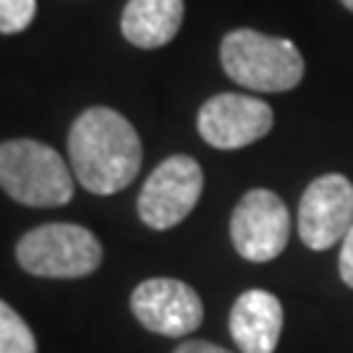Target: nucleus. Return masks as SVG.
Returning a JSON list of instances; mask_svg holds the SVG:
<instances>
[{
  "instance_id": "obj_14",
  "label": "nucleus",
  "mask_w": 353,
  "mask_h": 353,
  "mask_svg": "<svg viewBox=\"0 0 353 353\" xmlns=\"http://www.w3.org/2000/svg\"><path fill=\"white\" fill-rule=\"evenodd\" d=\"M338 267H341V278L343 283L353 288V225L351 230L345 233V239H343V246H341V259H338Z\"/></svg>"
},
{
  "instance_id": "obj_16",
  "label": "nucleus",
  "mask_w": 353,
  "mask_h": 353,
  "mask_svg": "<svg viewBox=\"0 0 353 353\" xmlns=\"http://www.w3.org/2000/svg\"><path fill=\"white\" fill-rule=\"evenodd\" d=\"M343 6H345V8H348V11H353V0H341Z\"/></svg>"
},
{
  "instance_id": "obj_2",
  "label": "nucleus",
  "mask_w": 353,
  "mask_h": 353,
  "mask_svg": "<svg viewBox=\"0 0 353 353\" xmlns=\"http://www.w3.org/2000/svg\"><path fill=\"white\" fill-rule=\"evenodd\" d=\"M225 74L254 92H288L303 79V58L290 39L270 37L254 29H236L220 45Z\"/></svg>"
},
{
  "instance_id": "obj_1",
  "label": "nucleus",
  "mask_w": 353,
  "mask_h": 353,
  "mask_svg": "<svg viewBox=\"0 0 353 353\" xmlns=\"http://www.w3.org/2000/svg\"><path fill=\"white\" fill-rule=\"evenodd\" d=\"M68 160L87 191L100 196L118 194L141 168L139 134L118 110L89 108L71 126Z\"/></svg>"
},
{
  "instance_id": "obj_5",
  "label": "nucleus",
  "mask_w": 353,
  "mask_h": 353,
  "mask_svg": "<svg viewBox=\"0 0 353 353\" xmlns=\"http://www.w3.org/2000/svg\"><path fill=\"white\" fill-rule=\"evenodd\" d=\"M204 189V173L189 154H173L157 165L144 181L137 210L144 225L154 230L183 223L196 207Z\"/></svg>"
},
{
  "instance_id": "obj_4",
  "label": "nucleus",
  "mask_w": 353,
  "mask_h": 353,
  "mask_svg": "<svg viewBox=\"0 0 353 353\" xmlns=\"http://www.w3.org/2000/svg\"><path fill=\"white\" fill-rule=\"evenodd\" d=\"M16 259L37 278H87L102 265L97 236L74 223H48L29 230L16 246Z\"/></svg>"
},
{
  "instance_id": "obj_11",
  "label": "nucleus",
  "mask_w": 353,
  "mask_h": 353,
  "mask_svg": "<svg viewBox=\"0 0 353 353\" xmlns=\"http://www.w3.org/2000/svg\"><path fill=\"white\" fill-rule=\"evenodd\" d=\"M183 24V0H128L121 16L123 37L141 50L163 48Z\"/></svg>"
},
{
  "instance_id": "obj_12",
  "label": "nucleus",
  "mask_w": 353,
  "mask_h": 353,
  "mask_svg": "<svg viewBox=\"0 0 353 353\" xmlns=\"http://www.w3.org/2000/svg\"><path fill=\"white\" fill-rule=\"evenodd\" d=\"M0 353H37L34 332L6 301H0Z\"/></svg>"
},
{
  "instance_id": "obj_3",
  "label": "nucleus",
  "mask_w": 353,
  "mask_h": 353,
  "mask_svg": "<svg viewBox=\"0 0 353 353\" xmlns=\"http://www.w3.org/2000/svg\"><path fill=\"white\" fill-rule=\"evenodd\" d=\"M0 189L26 207H61L74 196V178L52 147L11 139L0 144Z\"/></svg>"
},
{
  "instance_id": "obj_9",
  "label": "nucleus",
  "mask_w": 353,
  "mask_h": 353,
  "mask_svg": "<svg viewBox=\"0 0 353 353\" xmlns=\"http://www.w3.org/2000/svg\"><path fill=\"white\" fill-rule=\"evenodd\" d=\"M275 115L267 102L249 94H214L196 115L202 139L214 150H241L272 131Z\"/></svg>"
},
{
  "instance_id": "obj_8",
  "label": "nucleus",
  "mask_w": 353,
  "mask_h": 353,
  "mask_svg": "<svg viewBox=\"0 0 353 353\" xmlns=\"http://www.w3.org/2000/svg\"><path fill=\"white\" fill-rule=\"evenodd\" d=\"M353 225V183L341 173H327L309 183L299 204V236L314 249L325 252L345 239Z\"/></svg>"
},
{
  "instance_id": "obj_10",
  "label": "nucleus",
  "mask_w": 353,
  "mask_h": 353,
  "mask_svg": "<svg viewBox=\"0 0 353 353\" xmlns=\"http://www.w3.org/2000/svg\"><path fill=\"white\" fill-rule=\"evenodd\" d=\"M228 330L241 353H275L283 332V303L270 290H246L230 309Z\"/></svg>"
},
{
  "instance_id": "obj_13",
  "label": "nucleus",
  "mask_w": 353,
  "mask_h": 353,
  "mask_svg": "<svg viewBox=\"0 0 353 353\" xmlns=\"http://www.w3.org/2000/svg\"><path fill=\"white\" fill-rule=\"evenodd\" d=\"M37 0H0V34H19L34 21Z\"/></svg>"
},
{
  "instance_id": "obj_15",
  "label": "nucleus",
  "mask_w": 353,
  "mask_h": 353,
  "mask_svg": "<svg viewBox=\"0 0 353 353\" xmlns=\"http://www.w3.org/2000/svg\"><path fill=\"white\" fill-rule=\"evenodd\" d=\"M173 353H230V351L223 348V345H214V343H207V341H186L181 343Z\"/></svg>"
},
{
  "instance_id": "obj_7",
  "label": "nucleus",
  "mask_w": 353,
  "mask_h": 353,
  "mask_svg": "<svg viewBox=\"0 0 353 353\" xmlns=\"http://www.w3.org/2000/svg\"><path fill=\"white\" fill-rule=\"evenodd\" d=\"M131 312L141 327L165 338H183L202 325L204 306L189 283L173 278H150L131 293Z\"/></svg>"
},
{
  "instance_id": "obj_6",
  "label": "nucleus",
  "mask_w": 353,
  "mask_h": 353,
  "mask_svg": "<svg viewBox=\"0 0 353 353\" xmlns=\"http://www.w3.org/2000/svg\"><path fill=\"white\" fill-rule=\"evenodd\" d=\"M290 214L275 191L252 189L241 196L230 217V241L249 262H272L285 252Z\"/></svg>"
}]
</instances>
